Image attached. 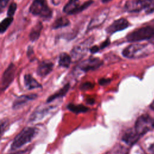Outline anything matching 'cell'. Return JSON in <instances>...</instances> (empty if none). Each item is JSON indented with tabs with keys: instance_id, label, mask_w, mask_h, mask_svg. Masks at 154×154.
<instances>
[{
	"instance_id": "obj_1",
	"label": "cell",
	"mask_w": 154,
	"mask_h": 154,
	"mask_svg": "<svg viewBox=\"0 0 154 154\" xmlns=\"http://www.w3.org/2000/svg\"><path fill=\"white\" fill-rule=\"evenodd\" d=\"M147 44L134 43L125 48L122 51V55L128 58H139L149 55L152 50V46Z\"/></svg>"
},
{
	"instance_id": "obj_2",
	"label": "cell",
	"mask_w": 154,
	"mask_h": 154,
	"mask_svg": "<svg viewBox=\"0 0 154 154\" xmlns=\"http://www.w3.org/2000/svg\"><path fill=\"white\" fill-rule=\"evenodd\" d=\"M37 133V129L32 127L24 128L14 139L11 144V150H17L31 142Z\"/></svg>"
},
{
	"instance_id": "obj_3",
	"label": "cell",
	"mask_w": 154,
	"mask_h": 154,
	"mask_svg": "<svg viewBox=\"0 0 154 154\" xmlns=\"http://www.w3.org/2000/svg\"><path fill=\"white\" fill-rule=\"evenodd\" d=\"M29 10L33 15L40 16L44 20H49L52 14V11L46 0H34Z\"/></svg>"
},
{
	"instance_id": "obj_4",
	"label": "cell",
	"mask_w": 154,
	"mask_h": 154,
	"mask_svg": "<svg viewBox=\"0 0 154 154\" xmlns=\"http://www.w3.org/2000/svg\"><path fill=\"white\" fill-rule=\"evenodd\" d=\"M154 34V28L151 26H144L137 29L126 35L129 42H136L145 40H150Z\"/></svg>"
},
{
	"instance_id": "obj_5",
	"label": "cell",
	"mask_w": 154,
	"mask_h": 154,
	"mask_svg": "<svg viewBox=\"0 0 154 154\" xmlns=\"http://www.w3.org/2000/svg\"><path fill=\"white\" fill-rule=\"evenodd\" d=\"M103 64V61L97 57H90L81 61L77 66L80 70L86 72L89 70H94L99 68Z\"/></svg>"
},
{
	"instance_id": "obj_6",
	"label": "cell",
	"mask_w": 154,
	"mask_h": 154,
	"mask_svg": "<svg viewBox=\"0 0 154 154\" xmlns=\"http://www.w3.org/2000/svg\"><path fill=\"white\" fill-rule=\"evenodd\" d=\"M152 125L150 117L148 115H142L139 117L135 124V131L140 136L146 134Z\"/></svg>"
},
{
	"instance_id": "obj_7",
	"label": "cell",
	"mask_w": 154,
	"mask_h": 154,
	"mask_svg": "<svg viewBox=\"0 0 154 154\" xmlns=\"http://www.w3.org/2000/svg\"><path fill=\"white\" fill-rule=\"evenodd\" d=\"M16 72V66L13 63L9 64L8 67L5 70L1 78V91L5 90L13 82Z\"/></svg>"
},
{
	"instance_id": "obj_8",
	"label": "cell",
	"mask_w": 154,
	"mask_h": 154,
	"mask_svg": "<svg viewBox=\"0 0 154 154\" xmlns=\"http://www.w3.org/2000/svg\"><path fill=\"white\" fill-rule=\"evenodd\" d=\"M91 40V38H88L74 47L72 50V58L76 61L82 58L86 54Z\"/></svg>"
},
{
	"instance_id": "obj_9",
	"label": "cell",
	"mask_w": 154,
	"mask_h": 154,
	"mask_svg": "<svg viewBox=\"0 0 154 154\" xmlns=\"http://www.w3.org/2000/svg\"><path fill=\"white\" fill-rule=\"evenodd\" d=\"M129 25V22L125 18H120L114 20L106 28L105 31L109 34H112L114 32L123 30L128 28Z\"/></svg>"
},
{
	"instance_id": "obj_10",
	"label": "cell",
	"mask_w": 154,
	"mask_h": 154,
	"mask_svg": "<svg viewBox=\"0 0 154 154\" xmlns=\"http://www.w3.org/2000/svg\"><path fill=\"white\" fill-rule=\"evenodd\" d=\"M108 13H109L108 9H104L99 14L94 16L89 22L87 27V29L88 30L93 29L101 25L106 20L108 15Z\"/></svg>"
},
{
	"instance_id": "obj_11",
	"label": "cell",
	"mask_w": 154,
	"mask_h": 154,
	"mask_svg": "<svg viewBox=\"0 0 154 154\" xmlns=\"http://www.w3.org/2000/svg\"><path fill=\"white\" fill-rule=\"evenodd\" d=\"M37 95L35 94H24L18 96L13 103V108L17 109L20 106H23L27 102L37 98Z\"/></svg>"
},
{
	"instance_id": "obj_12",
	"label": "cell",
	"mask_w": 154,
	"mask_h": 154,
	"mask_svg": "<svg viewBox=\"0 0 154 154\" xmlns=\"http://www.w3.org/2000/svg\"><path fill=\"white\" fill-rule=\"evenodd\" d=\"M53 67L54 64L52 62L42 61L37 68V73L40 76L45 77L52 71Z\"/></svg>"
},
{
	"instance_id": "obj_13",
	"label": "cell",
	"mask_w": 154,
	"mask_h": 154,
	"mask_svg": "<svg viewBox=\"0 0 154 154\" xmlns=\"http://www.w3.org/2000/svg\"><path fill=\"white\" fill-rule=\"evenodd\" d=\"M80 5L79 0H69L68 2L63 8V11L67 14H75L79 13L78 12Z\"/></svg>"
},
{
	"instance_id": "obj_14",
	"label": "cell",
	"mask_w": 154,
	"mask_h": 154,
	"mask_svg": "<svg viewBox=\"0 0 154 154\" xmlns=\"http://www.w3.org/2000/svg\"><path fill=\"white\" fill-rule=\"evenodd\" d=\"M53 106H48V107H43V108H38L30 116L29 120L31 122L36 121L42 119L46 115H47L49 111L52 109Z\"/></svg>"
},
{
	"instance_id": "obj_15",
	"label": "cell",
	"mask_w": 154,
	"mask_h": 154,
	"mask_svg": "<svg viewBox=\"0 0 154 154\" xmlns=\"http://www.w3.org/2000/svg\"><path fill=\"white\" fill-rule=\"evenodd\" d=\"M140 135L136 132V131H133L130 129L126 132L122 137V140L128 144L132 145L136 143L139 139Z\"/></svg>"
},
{
	"instance_id": "obj_16",
	"label": "cell",
	"mask_w": 154,
	"mask_h": 154,
	"mask_svg": "<svg viewBox=\"0 0 154 154\" xmlns=\"http://www.w3.org/2000/svg\"><path fill=\"white\" fill-rule=\"evenodd\" d=\"M69 88H70V84L67 83V84H65L59 90H58L57 91L54 93L53 94L51 95L48 98V99L46 100V102L47 103H50V102L54 101V100H55L57 99H59V98H61V97H64L67 94V93L68 92Z\"/></svg>"
},
{
	"instance_id": "obj_17",
	"label": "cell",
	"mask_w": 154,
	"mask_h": 154,
	"mask_svg": "<svg viewBox=\"0 0 154 154\" xmlns=\"http://www.w3.org/2000/svg\"><path fill=\"white\" fill-rule=\"evenodd\" d=\"M24 84L28 90L42 87V85L30 74H26L24 76Z\"/></svg>"
},
{
	"instance_id": "obj_18",
	"label": "cell",
	"mask_w": 154,
	"mask_h": 154,
	"mask_svg": "<svg viewBox=\"0 0 154 154\" xmlns=\"http://www.w3.org/2000/svg\"><path fill=\"white\" fill-rule=\"evenodd\" d=\"M43 29V25L41 22H38L31 29L29 34V38L31 41L34 42L40 37L41 31Z\"/></svg>"
},
{
	"instance_id": "obj_19",
	"label": "cell",
	"mask_w": 154,
	"mask_h": 154,
	"mask_svg": "<svg viewBox=\"0 0 154 154\" xmlns=\"http://www.w3.org/2000/svg\"><path fill=\"white\" fill-rule=\"evenodd\" d=\"M125 8L126 11L129 12H137L143 9V7L141 5L138 0H131L126 2Z\"/></svg>"
},
{
	"instance_id": "obj_20",
	"label": "cell",
	"mask_w": 154,
	"mask_h": 154,
	"mask_svg": "<svg viewBox=\"0 0 154 154\" xmlns=\"http://www.w3.org/2000/svg\"><path fill=\"white\" fill-rule=\"evenodd\" d=\"M72 59V57L70 56L69 54L66 52H63L59 56L58 64L61 67L68 68L71 64Z\"/></svg>"
},
{
	"instance_id": "obj_21",
	"label": "cell",
	"mask_w": 154,
	"mask_h": 154,
	"mask_svg": "<svg viewBox=\"0 0 154 154\" xmlns=\"http://www.w3.org/2000/svg\"><path fill=\"white\" fill-rule=\"evenodd\" d=\"M67 108L75 113V114H79V113H83V112H86L89 110V108L83 105L79 104V105H75L74 103H69L67 106Z\"/></svg>"
},
{
	"instance_id": "obj_22",
	"label": "cell",
	"mask_w": 154,
	"mask_h": 154,
	"mask_svg": "<svg viewBox=\"0 0 154 154\" xmlns=\"http://www.w3.org/2000/svg\"><path fill=\"white\" fill-rule=\"evenodd\" d=\"M70 24L69 20L66 17H61L56 19L52 25V29H58L68 26Z\"/></svg>"
},
{
	"instance_id": "obj_23",
	"label": "cell",
	"mask_w": 154,
	"mask_h": 154,
	"mask_svg": "<svg viewBox=\"0 0 154 154\" xmlns=\"http://www.w3.org/2000/svg\"><path fill=\"white\" fill-rule=\"evenodd\" d=\"M146 13L150 14L154 11V0H138Z\"/></svg>"
},
{
	"instance_id": "obj_24",
	"label": "cell",
	"mask_w": 154,
	"mask_h": 154,
	"mask_svg": "<svg viewBox=\"0 0 154 154\" xmlns=\"http://www.w3.org/2000/svg\"><path fill=\"white\" fill-rule=\"evenodd\" d=\"M13 20V17H7L5 19H4L0 24V32L1 34L4 33L8 28V26L10 25V24L12 23Z\"/></svg>"
},
{
	"instance_id": "obj_25",
	"label": "cell",
	"mask_w": 154,
	"mask_h": 154,
	"mask_svg": "<svg viewBox=\"0 0 154 154\" xmlns=\"http://www.w3.org/2000/svg\"><path fill=\"white\" fill-rule=\"evenodd\" d=\"M17 9V4L15 2H12L10 4L8 9L7 10V16L8 17H13L14 14Z\"/></svg>"
},
{
	"instance_id": "obj_26",
	"label": "cell",
	"mask_w": 154,
	"mask_h": 154,
	"mask_svg": "<svg viewBox=\"0 0 154 154\" xmlns=\"http://www.w3.org/2000/svg\"><path fill=\"white\" fill-rule=\"evenodd\" d=\"M94 87V85L89 82H84L82 84H81L80 88L81 90H87V89H91Z\"/></svg>"
},
{
	"instance_id": "obj_27",
	"label": "cell",
	"mask_w": 154,
	"mask_h": 154,
	"mask_svg": "<svg viewBox=\"0 0 154 154\" xmlns=\"http://www.w3.org/2000/svg\"><path fill=\"white\" fill-rule=\"evenodd\" d=\"M110 40L109 38H107L106 40H105L103 42H102L101 43V44L100 45V49H103L104 48H105L106 47L110 45Z\"/></svg>"
},
{
	"instance_id": "obj_28",
	"label": "cell",
	"mask_w": 154,
	"mask_h": 154,
	"mask_svg": "<svg viewBox=\"0 0 154 154\" xmlns=\"http://www.w3.org/2000/svg\"><path fill=\"white\" fill-rule=\"evenodd\" d=\"M7 124H8L7 120H1V134H2V135L4 134V132L5 131V128L7 126Z\"/></svg>"
},
{
	"instance_id": "obj_29",
	"label": "cell",
	"mask_w": 154,
	"mask_h": 154,
	"mask_svg": "<svg viewBox=\"0 0 154 154\" xmlns=\"http://www.w3.org/2000/svg\"><path fill=\"white\" fill-rule=\"evenodd\" d=\"M9 2V0H1L0 1V10L2 12L3 9L7 6Z\"/></svg>"
},
{
	"instance_id": "obj_30",
	"label": "cell",
	"mask_w": 154,
	"mask_h": 154,
	"mask_svg": "<svg viewBox=\"0 0 154 154\" xmlns=\"http://www.w3.org/2000/svg\"><path fill=\"white\" fill-rule=\"evenodd\" d=\"M100 50V48L98 46L96 45H94L93 46H91L90 49L89 51L91 54H95L97 53V52H99V51Z\"/></svg>"
},
{
	"instance_id": "obj_31",
	"label": "cell",
	"mask_w": 154,
	"mask_h": 154,
	"mask_svg": "<svg viewBox=\"0 0 154 154\" xmlns=\"http://www.w3.org/2000/svg\"><path fill=\"white\" fill-rule=\"evenodd\" d=\"M111 81L110 79H106V78H102L99 81V84L100 85H105L106 84H108Z\"/></svg>"
},
{
	"instance_id": "obj_32",
	"label": "cell",
	"mask_w": 154,
	"mask_h": 154,
	"mask_svg": "<svg viewBox=\"0 0 154 154\" xmlns=\"http://www.w3.org/2000/svg\"><path fill=\"white\" fill-rule=\"evenodd\" d=\"M33 55H34V51H33L32 47L29 46L28 48V51H27V55H28V58H31L32 57H33Z\"/></svg>"
},
{
	"instance_id": "obj_33",
	"label": "cell",
	"mask_w": 154,
	"mask_h": 154,
	"mask_svg": "<svg viewBox=\"0 0 154 154\" xmlns=\"http://www.w3.org/2000/svg\"><path fill=\"white\" fill-rule=\"evenodd\" d=\"M51 1L54 5H58L60 4L61 0H51Z\"/></svg>"
},
{
	"instance_id": "obj_34",
	"label": "cell",
	"mask_w": 154,
	"mask_h": 154,
	"mask_svg": "<svg viewBox=\"0 0 154 154\" xmlns=\"http://www.w3.org/2000/svg\"><path fill=\"white\" fill-rule=\"evenodd\" d=\"M149 149H150V151L151 152L152 154H154V143H153V144L150 146Z\"/></svg>"
},
{
	"instance_id": "obj_35",
	"label": "cell",
	"mask_w": 154,
	"mask_h": 154,
	"mask_svg": "<svg viewBox=\"0 0 154 154\" xmlns=\"http://www.w3.org/2000/svg\"><path fill=\"white\" fill-rule=\"evenodd\" d=\"M149 42H150V43L154 45V34H153V36L151 37V38L149 40Z\"/></svg>"
},
{
	"instance_id": "obj_36",
	"label": "cell",
	"mask_w": 154,
	"mask_h": 154,
	"mask_svg": "<svg viewBox=\"0 0 154 154\" xmlns=\"http://www.w3.org/2000/svg\"><path fill=\"white\" fill-rule=\"evenodd\" d=\"M101 1H102V2L103 3H106V2H109V1H110L111 0H101Z\"/></svg>"
},
{
	"instance_id": "obj_37",
	"label": "cell",
	"mask_w": 154,
	"mask_h": 154,
	"mask_svg": "<svg viewBox=\"0 0 154 154\" xmlns=\"http://www.w3.org/2000/svg\"><path fill=\"white\" fill-rule=\"evenodd\" d=\"M150 106H151V108H152L153 109H154V101L152 102V103L151 104Z\"/></svg>"
},
{
	"instance_id": "obj_38",
	"label": "cell",
	"mask_w": 154,
	"mask_h": 154,
	"mask_svg": "<svg viewBox=\"0 0 154 154\" xmlns=\"http://www.w3.org/2000/svg\"><path fill=\"white\" fill-rule=\"evenodd\" d=\"M152 126H153V127H154V122L153 123V124H152Z\"/></svg>"
}]
</instances>
